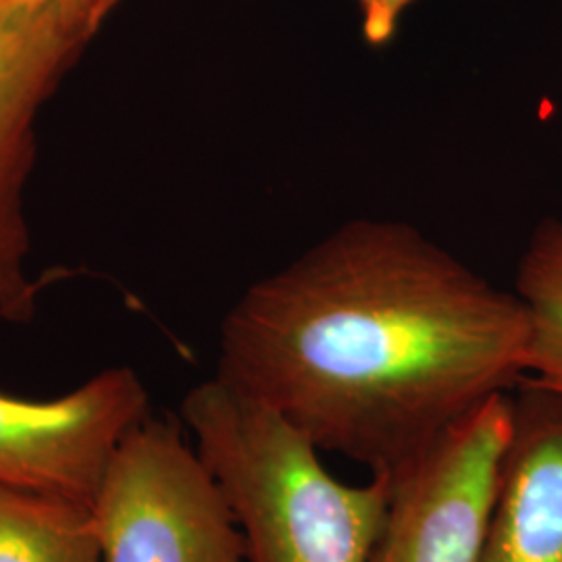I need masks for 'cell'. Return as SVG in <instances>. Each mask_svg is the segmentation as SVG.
I'll return each instance as SVG.
<instances>
[{"label": "cell", "instance_id": "cell-10", "mask_svg": "<svg viewBox=\"0 0 562 562\" xmlns=\"http://www.w3.org/2000/svg\"><path fill=\"white\" fill-rule=\"evenodd\" d=\"M120 0H0V20L55 15L90 42Z\"/></svg>", "mask_w": 562, "mask_h": 562}, {"label": "cell", "instance_id": "cell-4", "mask_svg": "<svg viewBox=\"0 0 562 562\" xmlns=\"http://www.w3.org/2000/svg\"><path fill=\"white\" fill-rule=\"evenodd\" d=\"M510 422L496 394L396 475L369 562H480Z\"/></svg>", "mask_w": 562, "mask_h": 562}, {"label": "cell", "instance_id": "cell-8", "mask_svg": "<svg viewBox=\"0 0 562 562\" xmlns=\"http://www.w3.org/2000/svg\"><path fill=\"white\" fill-rule=\"evenodd\" d=\"M0 562H102L90 504L0 483Z\"/></svg>", "mask_w": 562, "mask_h": 562}, {"label": "cell", "instance_id": "cell-11", "mask_svg": "<svg viewBox=\"0 0 562 562\" xmlns=\"http://www.w3.org/2000/svg\"><path fill=\"white\" fill-rule=\"evenodd\" d=\"M415 0H359L362 36L371 46H383L394 38L404 11Z\"/></svg>", "mask_w": 562, "mask_h": 562}, {"label": "cell", "instance_id": "cell-7", "mask_svg": "<svg viewBox=\"0 0 562 562\" xmlns=\"http://www.w3.org/2000/svg\"><path fill=\"white\" fill-rule=\"evenodd\" d=\"M513 398L480 562H562V392L522 380Z\"/></svg>", "mask_w": 562, "mask_h": 562}, {"label": "cell", "instance_id": "cell-3", "mask_svg": "<svg viewBox=\"0 0 562 562\" xmlns=\"http://www.w3.org/2000/svg\"><path fill=\"white\" fill-rule=\"evenodd\" d=\"M90 508L102 562H250L220 483L176 422L146 417L123 436Z\"/></svg>", "mask_w": 562, "mask_h": 562}, {"label": "cell", "instance_id": "cell-1", "mask_svg": "<svg viewBox=\"0 0 562 562\" xmlns=\"http://www.w3.org/2000/svg\"><path fill=\"white\" fill-rule=\"evenodd\" d=\"M527 313L408 225L355 222L250 285L217 378L394 480L527 375Z\"/></svg>", "mask_w": 562, "mask_h": 562}, {"label": "cell", "instance_id": "cell-2", "mask_svg": "<svg viewBox=\"0 0 562 562\" xmlns=\"http://www.w3.org/2000/svg\"><path fill=\"white\" fill-rule=\"evenodd\" d=\"M181 422L240 525L250 562H369L392 480L341 483L292 423L217 375L186 394Z\"/></svg>", "mask_w": 562, "mask_h": 562}, {"label": "cell", "instance_id": "cell-6", "mask_svg": "<svg viewBox=\"0 0 562 562\" xmlns=\"http://www.w3.org/2000/svg\"><path fill=\"white\" fill-rule=\"evenodd\" d=\"M88 41L55 15L0 20V319L27 323L38 285L30 278L23 190L36 161L44 102L80 59Z\"/></svg>", "mask_w": 562, "mask_h": 562}, {"label": "cell", "instance_id": "cell-9", "mask_svg": "<svg viewBox=\"0 0 562 562\" xmlns=\"http://www.w3.org/2000/svg\"><path fill=\"white\" fill-rule=\"evenodd\" d=\"M517 296L525 306L527 382L562 392V222L540 223L517 271Z\"/></svg>", "mask_w": 562, "mask_h": 562}, {"label": "cell", "instance_id": "cell-5", "mask_svg": "<svg viewBox=\"0 0 562 562\" xmlns=\"http://www.w3.org/2000/svg\"><path fill=\"white\" fill-rule=\"evenodd\" d=\"M146 417L150 396L130 367L50 401L0 392V483L92 504L117 443Z\"/></svg>", "mask_w": 562, "mask_h": 562}]
</instances>
